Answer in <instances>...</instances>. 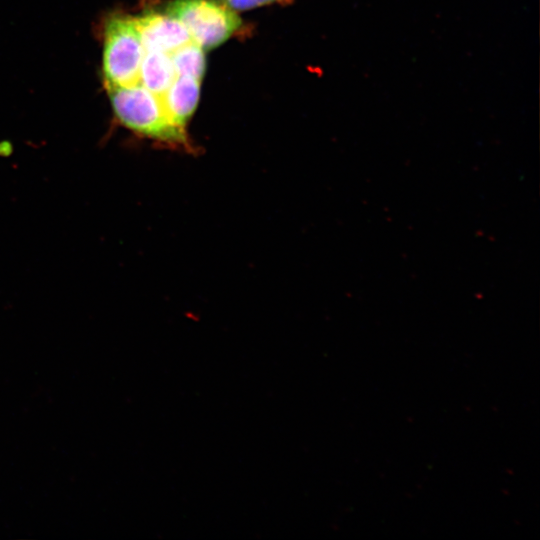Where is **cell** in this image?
<instances>
[{
  "instance_id": "1",
  "label": "cell",
  "mask_w": 540,
  "mask_h": 540,
  "mask_svg": "<svg viewBox=\"0 0 540 540\" xmlns=\"http://www.w3.org/2000/svg\"><path fill=\"white\" fill-rule=\"evenodd\" d=\"M118 121L132 132L168 147L194 152L186 130L175 125L162 100L141 84L107 88Z\"/></svg>"
},
{
  "instance_id": "2",
  "label": "cell",
  "mask_w": 540,
  "mask_h": 540,
  "mask_svg": "<svg viewBox=\"0 0 540 540\" xmlns=\"http://www.w3.org/2000/svg\"><path fill=\"white\" fill-rule=\"evenodd\" d=\"M145 50L134 17L109 19L104 32L103 76L106 88L139 84Z\"/></svg>"
},
{
  "instance_id": "3",
  "label": "cell",
  "mask_w": 540,
  "mask_h": 540,
  "mask_svg": "<svg viewBox=\"0 0 540 540\" xmlns=\"http://www.w3.org/2000/svg\"><path fill=\"white\" fill-rule=\"evenodd\" d=\"M165 12L180 21L204 50L224 43L242 24L235 10L212 0H173Z\"/></svg>"
},
{
  "instance_id": "4",
  "label": "cell",
  "mask_w": 540,
  "mask_h": 540,
  "mask_svg": "<svg viewBox=\"0 0 540 540\" xmlns=\"http://www.w3.org/2000/svg\"><path fill=\"white\" fill-rule=\"evenodd\" d=\"M134 20L145 51L170 54L191 41L181 22L166 12H145Z\"/></svg>"
},
{
  "instance_id": "5",
  "label": "cell",
  "mask_w": 540,
  "mask_h": 540,
  "mask_svg": "<svg viewBox=\"0 0 540 540\" xmlns=\"http://www.w3.org/2000/svg\"><path fill=\"white\" fill-rule=\"evenodd\" d=\"M201 82L186 76H177L161 97L172 122L183 130L196 110Z\"/></svg>"
},
{
  "instance_id": "6",
  "label": "cell",
  "mask_w": 540,
  "mask_h": 540,
  "mask_svg": "<svg viewBox=\"0 0 540 540\" xmlns=\"http://www.w3.org/2000/svg\"><path fill=\"white\" fill-rule=\"evenodd\" d=\"M176 77L169 54L145 51L140 68L139 84L161 98Z\"/></svg>"
},
{
  "instance_id": "7",
  "label": "cell",
  "mask_w": 540,
  "mask_h": 540,
  "mask_svg": "<svg viewBox=\"0 0 540 540\" xmlns=\"http://www.w3.org/2000/svg\"><path fill=\"white\" fill-rule=\"evenodd\" d=\"M204 51L191 40L170 53L176 75L190 77L201 82L206 69Z\"/></svg>"
},
{
  "instance_id": "8",
  "label": "cell",
  "mask_w": 540,
  "mask_h": 540,
  "mask_svg": "<svg viewBox=\"0 0 540 540\" xmlns=\"http://www.w3.org/2000/svg\"><path fill=\"white\" fill-rule=\"evenodd\" d=\"M224 3L235 11L249 10L277 0H223Z\"/></svg>"
}]
</instances>
